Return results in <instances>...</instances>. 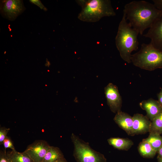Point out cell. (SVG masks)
Here are the masks:
<instances>
[{"label":"cell","mask_w":162,"mask_h":162,"mask_svg":"<svg viewBox=\"0 0 162 162\" xmlns=\"http://www.w3.org/2000/svg\"><path fill=\"white\" fill-rule=\"evenodd\" d=\"M131 26L141 35L151 28L162 15V10L145 1H133L126 4L123 10Z\"/></svg>","instance_id":"obj_1"},{"label":"cell","mask_w":162,"mask_h":162,"mask_svg":"<svg viewBox=\"0 0 162 162\" xmlns=\"http://www.w3.org/2000/svg\"><path fill=\"white\" fill-rule=\"evenodd\" d=\"M123 11L115 38V43L121 58L130 63L131 62V52L137 50L138 48L137 36L139 33L128 22L125 13Z\"/></svg>","instance_id":"obj_2"},{"label":"cell","mask_w":162,"mask_h":162,"mask_svg":"<svg viewBox=\"0 0 162 162\" xmlns=\"http://www.w3.org/2000/svg\"><path fill=\"white\" fill-rule=\"evenodd\" d=\"M76 2L81 8L78 18L83 22H95L103 17L116 15L109 0H78Z\"/></svg>","instance_id":"obj_3"},{"label":"cell","mask_w":162,"mask_h":162,"mask_svg":"<svg viewBox=\"0 0 162 162\" xmlns=\"http://www.w3.org/2000/svg\"><path fill=\"white\" fill-rule=\"evenodd\" d=\"M131 61L135 66L148 71L162 68V51L150 43H143L140 50L132 55Z\"/></svg>","instance_id":"obj_4"},{"label":"cell","mask_w":162,"mask_h":162,"mask_svg":"<svg viewBox=\"0 0 162 162\" xmlns=\"http://www.w3.org/2000/svg\"><path fill=\"white\" fill-rule=\"evenodd\" d=\"M70 137L74 146L73 156L77 162H107L104 155L93 149L88 142L74 133Z\"/></svg>","instance_id":"obj_5"},{"label":"cell","mask_w":162,"mask_h":162,"mask_svg":"<svg viewBox=\"0 0 162 162\" xmlns=\"http://www.w3.org/2000/svg\"><path fill=\"white\" fill-rule=\"evenodd\" d=\"M20 0H4L0 1V13L4 17L14 21L25 10Z\"/></svg>","instance_id":"obj_6"},{"label":"cell","mask_w":162,"mask_h":162,"mask_svg":"<svg viewBox=\"0 0 162 162\" xmlns=\"http://www.w3.org/2000/svg\"><path fill=\"white\" fill-rule=\"evenodd\" d=\"M50 146L45 140H36L28 146L24 152L34 162H42Z\"/></svg>","instance_id":"obj_7"},{"label":"cell","mask_w":162,"mask_h":162,"mask_svg":"<svg viewBox=\"0 0 162 162\" xmlns=\"http://www.w3.org/2000/svg\"><path fill=\"white\" fill-rule=\"evenodd\" d=\"M104 93L107 104L111 111L116 113L121 111L122 100L117 87L110 83L105 87Z\"/></svg>","instance_id":"obj_8"},{"label":"cell","mask_w":162,"mask_h":162,"mask_svg":"<svg viewBox=\"0 0 162 162\" xmlns=\"http://www.w3.org/2000/svg\"><path fill=\"white\" fill-rule=\"evenodd\" d=\"M143 36L150 38V43L156 49L162 51V15Z\"/></svg>","instance_id":"obj_9"},{"label":"cell","mask_w":162,"mask_h":162,"mask_svg":"<svg viewBox=\"0 0 162 162\" xmlns=\"http://www.w3.org/2000/svg\"><path fill=\"white\" fill-rule=\"evenodd\" d=\"M133 117V136L144 134L149 132L151 122L146 116L139 113L134 114Z\"/></svg>","instance_id":"obj_10"},{"label":"cell","mask_w":162,"mask_h":162,"mask_svg":"<svg viewBox=\"0 0 162 162\" xmlns=\"http://www.w3.org/2000/svg\"><path fill=\"white\" fill-rule=\"evenodd\" d=\"M139 105L146 111V116L151 121L162 112V105L158 100L152 98L142 100L139 103Z\"/></svg>","instance_id":"obj_11"},{"label":"cell","mask_w":162,"mask_h":162,"mask_svg":"<svg viewBox=\"0 0 162 162\" xmlns=\"http://www.w3.org/2000/svg\"><path fill=\"white\" fill-rule=\"evenodd\" d=\"M115 122L129 135L133 136V117L120 111L117 112L114 119Z\"/></svg>","instance_id":"obj_12"},{"label":"cell","mask_w":162,"mask_h":162,"mask_svg":"<svg viewBox=\"0 0 162 162\" xmlns=\"http://www.w3.org/2000/svg\"><path fill=\"white\" fill-rule=\"evenodd\" d=\"M107 141L109 145L120 150H128L134 144L131 140L127 138L111 137Z\"/></svg>","instance_id":"obj_13"},{"label":"cell","mask_w":162,"mask_h":162,"mask_svg":"<svg viewBox=\"0 0 162 162\" xmlns=\"http://www.w3.org/2000/svg\"><path fill=\"white\" fill-rule=\"evenodd\" d=\"M64 157V155L59 148L50 146L42 162H55Z\"/></svg>","instance_id":"obj_14"},{"label":"cell","mask_w":162,"mask_h":162,"mask_svg":"<svg viewBox=\"0 0 162 162\" xmlns=\"http://www.w3.org/2000/svg\"><path fill=\"white\" fill-rule=\"evenodd\" d=\"M138 150L141 156L146 158H152L157 152L147 142L142 140L139 144Z\"/></svg>","instance_id":"obj_15"},{"label":"cell","mask_w":162,"mask_h":162,"mask_svg":"<svg viewBox=\"0 0 162 162\" xmlns=\"http://www.w3.org/2000/svg\"><path fill=\"white\" fill-rule=\"evenodd\" d=\"M11 162H34L29 155L25 152H20L16 149L7 153Z\"/></svg>","instance_id":"obj_16"},{"label":"cell","mask_w":162,"mask_h":162,"mask_svg":"<svg viewBox=\"0 0 162 162\" xmlns=\"http://www.w3.org/2000/svg\"><path fill=\"white\" fill-rule=\"evenodd\" d=\"M142 140L148 142L157 153L162 145V136L157 133H149L148 137Z\"/></svg>","instance_id":"obj_17"},{"label":"cell","mask_w":162,"mask_h":162,"mask_svg":"<svg viewBox=\"0 0 162 162\" xmlns=\"http://www.w3.org/2000/svg\"><path fill=\"white\" fill-rule=\"evenodd\" d=\"M149 132L162 134V112L151 121Z\"/></svg>","instance_id":"obj_18"},{"label":"cell","mask_w":162,"mask_h":162,"mask_svg":"<svg viewBox=\"0 0 162 162\" xmlns=\"http://www.w3.org/2000/svg\"><path fill=\"white\" fill-rule=\"evenodd\" d=\"M2 144L5 150L7 148H10L12 150L15 149L12 140L8 136L4 140Z\"/></svg>","instance_id":"obj_19"},{"label":"cell","mask_w":162,"mask_h":162,"mask_svg":"<svg viewBox=\"0 0 162 162\" xmlns=\"http://www.w3.org/2000/svg\"><path fill=\"white\" fill-rule=\"evenodd\" d=\"M10 129L5 127H1L0 128V144H3V142L6 137Z\"/></svg>","instance_id":"obj_20"},{"label":"cell","mask_w":162,"mask_h":162,"mask_svg":"<svg viewBox=\"0 0 162 162\" xmlns=\"http://www.w3.org/2000/svg\"><path fill=\"white\" fill-rule=\"evenodd\" d=\"M0 162H11L7 155L6 150L5 149L4 151L0 150Z\"/></svg>","instance_id":"obj_21"},{"label":"cell","mask_w":162,"mask_h":162,"mask_svg":"<svg viewBox=\"0 0 162 162\" xmlns=\"http://www.w3.org/2000/svg\"><path fill=\"white\" fill-rule=\"evenodd\" d=\"M30 2L38 6L41 9L46 10V8L43 5L40 1L39 0H30Z\"/></svg>","instance_id":"obj_22"},{"label":"cell","mask_w":162,"mask_h":162,"mask_svg":"<svg viewBox=\"0 0 162 162\" xmlns=\"http://www.w3.org/2000/svg\"><path fill=\"white\" fill-rule=\"evenodd\" d=\"M153 4L158 9L162 10V0H153Z\"/></svg>","instance_id":"obj_23"},{"label":"cell","mask_w":162,"mask_h":162,"mask_svg":"<svg viewBox=\"0 0 162 162\" xmlns=\"http://www.w3.org/2000/svg\"><path fill=\"white\" fill-rule=\"evenodd\" d=\"M157 96L158 101L162 105V88L160 89V92L158 94Z\"/></svg>","instance_id":"obj_24"},{"label":"cell","mask_w":162,"mask_h":162,"mask_svg":"<svg viewBox=\"0 0 162 162\" xmlns=\"http://www.w3.org/2000/svg\"><path fill=\"white\" fill-rule=\"evenodd\" d=\"M158 154V156L162 158V145L157 152Z\"/></svg>","instance_id":"obj_25"},{"label":"cell","mask_w":162,"mask_h":162,"mask_svg":"<svg viewBox=\"0 0 162 162\" xmlns=\"http://www.w3.org/2000/svg\"><path fill=\"white\" fill-rule=\"evenodd\" d=\"M55 162H67V161L65 158L64 157L57 160Z\"/></svg>","instance_id":"obj_26"},{"label":"cell","mask_w":162,"mask_h":162,"mask_svg":"<svg viewBox=\"0 0 162 162\" xmlns=\"http://www.w3.org/2000/svg\"><path fill=\"white\" fill-rule=\"evenodd\" d=\"M157 159L158 162H162V158L158 156Z\"/></svg>","instance_id":"obj_27"}]
</instances>
